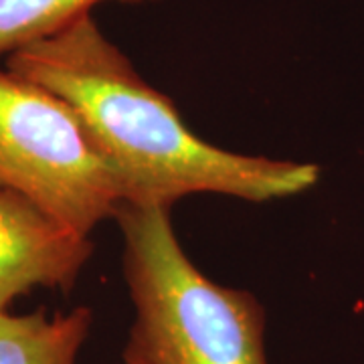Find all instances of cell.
Wrapping results in <instances>:
<instances>
[{
	"mask_svg": "<svg viewBox=\"0 0 364 364\" xmlns=\"http://www.w3.org/2000/svg\"><path fill=\"white\" fill-rule=\"evenodd\" d=\"M90 308L49 316L45 310L0 312V364H77L91 328Z\"/></svg>",
	"mask_w": 364,
	"mask_h": 364,
	"instance_id": "cell-5",
	"label": "cell"
},
{
	"mask_svg": "<svg viewBox=\"0 0 364 364\" xmlns=\"http://www.w3.org/2000/svg\"><path fill=\"white\" fill-rule=\"evenodd\" d=\"M91 253L90 235L0 186V312L35 287L71 291Z\"/></svg>",
	"mask_w": 364,
	"mask_h": 364,
	"instance_id": "cell-4",
	"label": "cell"
},
{
	"mask_svg": "<svg viewBox=\"0 0 364 364\" xmlns=\"http://www.w3.org/2000/svg\"><path fill=\"white\" fill-rule=\"evenodd\" d=\"M6 69L75 107L119 172L126 205L172 208L203 193L265 203L299 195L318 181L314 164L237 154L198 138L91 14L9 55Z\"/></svg>",
	"mask_w": 364,
	"mask_h": 364,
	"instance_id": "cell-1",
	"label": "cell"
},
{
	"mask_svg": "<svg viewBox=\"0 0 364 364\" xmlns=\"http://www.w3.org/2000/svg\"><path fill=\"white\" fill-rule=\"evenodd\" d=\"M0 186L90 235L126 205L119 172L63 97L0 69Z\"/></svg>",
	"mask_w": 364,
	"mask_h": 364,
	"instance_id": "cell-3",
	"label": "cell"
},
{
	"mask_svg": "<svg viewBox=\"0 0 364 364\" xmlns=\"http://www.w3.org/2000/svg\"><path fill=\"white\" fill-rule=\"evenodd\" d=\"M102 2L142 4L152 0H0V55H13L49 39Z\"/></svg>",
	"mask_w": 364,
	"mask_h": 364,
	"instance_id": "cell-6",
	"label": "cell"
},
{
	"mask_svg": "<svg viewBox=\"0 0 364 364\" xmlns=\"http://www.w3.org/2000/svg\"><path fill=\"white\" fill-rule=\"evenodd\" d=\"M116 219L136 306L124 364H267L263 306L196 267L170 208L124 205Z\"/></svg>",
	"mask_w": 364,
	"mask_h": 364,
	"instance_id": "cell-2",
	"label": "cell"
}]
</instances>
